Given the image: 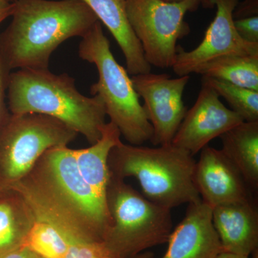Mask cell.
<instances>
[{
  "label": "cell",
  "mask_w": 258,
  "mask_h": 258,
  "mask_svg": "<svg viewBox=\"0 0 258 258\" xmlns=\"http://www.w3.org/2000/svg\"><path fill=\"white\" fill-rule=\"evenodd\" d=\"M9 26L0 35V58L8 73L47 69L62 42L83 37L98 21L83 0H17Z\"/></svg>",
  "instance_id": "1"
},
{
  "label": "cell",
  "mask_w": 258,
  "mask_h": 258,
  "mask_svg": "<svg viewBox=\"0 0 258 258\" xmlns=\"http://www.w3.org/2000/svg\"><path fill=\"white\" fill-rule=\"evenodd\" d=\"M8 108L13 115L38 113L60 120L90 144L101 137L106 109L99 96H84L74 78L49 69H19L7 82Z\"/></svg>",
  "instance_id": "2"
},
{
  "label": "cell",
  "mask_w": 258,
  "mask_h": 258,
  "mask_svg": "<svg viewBox=\"0 0 258 258\" xmlns=\"http://www.w3.org/2000/svg\"><path fill=\"white\" fill-rule=\"evenodd\" d=\"M195 164L189 152L172 144L152 148L120 141L108 157L111 176H133L145 198L170 210L201 200L194 183Z\"/></svg>",
  "instance_id": "3"
},
{
  "label": "cell",
  "mask_w": 258,
  "mask_h": 258,
  "mask_svg": "<svg viewBox=\"0 0 258 258\" xmlns=\"http://www.w3.org/2000/svg\"><path fill=\"white\" fill-rule=\"evenodd\" d=\"M81 38L79 57L94 64L98 71V81L91 86V94L101 98L110 121L116 125L129 144L141 146L151 141L152 125L141 104L132 78L112 53L101 23L97 22Z\"/></svg>",
  "instance_id": "4"
},
{
  "label": "cell",
  "mask_w": 258,
  "mask_h": 258,
  "mask_svg": "<svg viewBox=\"0 0 258 258\" xmlns=\"http://www.w3.org/2000/svg\"><path fill=\"white\" fill-rule=\"evenodd\" d=\"M107 205L111 224L103 242L118 258H132L166 243L172 232L170 209L148 200L111 175Z\"/></svg>",
  "instance_id": "5"
},
{
  "label": "cell",
  "mask_w": 258,
  "mask_h": 258,
  "mask_svg": "<svg viewBox=\"0 0 258 258\" xmlns=\"http://www.w3.org/2000/svg\"><path fill=\"white\" fill-rule=\"evenodd\" d=\"M78 134L48 115L10 113L0 128V182L11 187L30 174L47 151L68 146Z\"/></svg>",
  "instance_id": "6"
},
{
  "label": "cell",
  "mask_w": 258,
  "mask_h": 258,
  "mask_svg": "<svg viewBox=\"0 0 258 258\" xmlns=\"http://www.w3.org/2000/svg\"><path fill=\"white\" fill-rule=\"evenodd\" d=\"M41 159L43 173L32 179L76 215L96 240L103 241L111 224L107 200L83 179L74 149L52 148Z\"/></svg>",
  "instance_id": "7"
},
{
  "label": "cell",
  "mask_w": 258,
  "mask_h": 258,
  "mask_svg": "<svg viewBox=\"0 0 258 258\" xmlns=\"http://www.w3.org/2000/svg\"><path fill=\"white\" fill-rule=\"evenodd\" d=\"M200 0L169 3L163 0H125L127 18L151 66L171 69L177 54V41L190 32L184 20L198 10Z\"/></svg>",
  "instance_id": "8"
},
{
  "label": "cell",
  "mask_w": 258,
  "mask_h": 258,
  "mask_svg": "<svg viewBox=\"0 0 258 258\" xmlns=\"http://www.w3.org/2000/svg\"><path fill=\"white\" fill-rule=\"evenodd\" d=\"M189 79V76L172 79L166 74L151 72L132 76L134 87L143 99L142 106L152 126L153 145H171L187 111L182 98Z\"/></svg>",
  "instance_id": "9"
},
{
  "label": "cell",
  "mask_w": 258,
  "mask_h": 258,
  "mask_svg": "<svg viewBox=\"0 0 258 258\" xmlns=\"http://www.w3.org/2000/svg\"><path fill=\"white\" fill-rule=\"evenodd\" d=\"M240 0H200L206 8L216 6L215 18L196 48L184 50L178 46L172 68L179 76L195 74L200 64L225 55H258V44L244 41L236 31L233 13Z\"/></svg>",
  "instance_id": "10"
},
{
  "label": "cell",
  "mask_w": 258,
  "mask_h": 258,
  "mask_svg": "<svg viewBox=\"0 0 258 258\" xmlns=\"http://www.w3.org/2000/svg\"><path fill=\"white\" fill-rule=\"evenodd\" d=\"M242 121L240 115L222 103L218 93L202 81L197 101L186 111L171 144L194 156Z\"/></svg>",
  "instance_id": "11"
},
{
  "label": "cell",
  "mask_w": 258,
  "mask_h": 258,
  "mask_svg": "<svg viewBox=\"0 0 258 258\" xmlns=\"http://www.w3.org/2000/svg\"><path fill=\"white\" fill-rule=\"evenodd\" d=\"M193 179L202 201L212 209L250 199L243 177L221 149H202Z\"/></svg>",
  "instance_id": "12"
},
{
  "label": "cell",
  "mask_w": 258,
  "mask_h": 258,
  "mask_svg": "<svg viewBox=\"0 0 258 258\" xmlns=\"http://www.w3.org/2000/svg\"><path fill=\"white\" fill-rule=\"evenodd\" d=\"M212 212L202 200L189 204L184 219L169 236L162 258H215L222 252Z\"/></svg>",
  "instance_id": "13"
},
{
  "label": "cell",
  "mask_w": 258,
  "mask_h": 258,
  "mask_svg": "<svg viewBox=\"0 0 258 258\" xmlns=\"http://www.w3.org/2000/svg\"><path fill=\"white\" fill-rule=\"evenodd\" d=\"M212 221L222 251L249 256L258 248V212L250 199L212 209Z\"/></svg>",
  "instance_id": "14"
},
{
  "label": "cell",
  "mask_w": 258,
  "mask_h": 258,
  "mask_svg": "<svg viewBox=\"0 0 258 258\" xmlns=\"http://www.w3.org/2000/svg\"><path fill=\"white\" fill-rule=\"evenodd\" d=\"M104 24L114 37L124 56L126 71L131 76L151 72L143 49L127 18L125 0H83Z\"/></svg>",
  "instance_id": "15"
},
{
  "label": "cell",
  "mask_w": 258,
  "mask_h": 258,
  "mask_svg": "<svg viewBox=\"0 0 258 258\" xmlns=\"http://www.w3.org/2000/svg\"><path fill=\"white\" fill-rule=\"evenodd\" d=\"M120 131L110 121L102 129L101 138L87 149L74 150L78 167L83 179L102 198L107 200L111 173L108 157L111 149L120 142Z\"/></svg>",
  "instance_id": "16"
},
{
  "label": "cell",
  "mask_w": 258,
  "mask_h": 258,
  "mask_svg": "<svg viewBox=\"0 0 258 258\" xmlns=\"http://www.w3.org/2000/svg\"><path fill=\"white\" fill-rule=\"evenodd\" d=\"M221 151L246 184L258 185V121H242L220 137Z\"/></svg>",
  "instance_id": "17"
},
{
  "label": "cell",
  "mask_w": 258,
  "mask_h": 258,
  "mask_svg": "<svg viewBox=\"0 0 258 258\" xmlns=\"http://www.w3.org/2000/svg\"><path fill=\"white\" fill-rule=\"evenodd\" d=\"M34 221L31 209L16 191L0 196V258L23 247Z\"/></svg>",
  "instance_id": "18"
},
{
  "label": "cell",
  "mask_w": 258,
  "mask_h": 258,
  "mask_svg": "<svg viewBox=\"0 0 258 258\" xmlns=\"http://www.w3.org/2000/svg\"><path fill=\"white\" fill-rule=\"evenodd\" d=\"M195 74L258 91V55L219 56L200 64Z\"/></svg>",
  "instance_id": "19"
},
{
  "label": "cell",
  "mask_w": 258,
  "mask_h": 258,
  "mask_svg": "<svg viewBox=\"0 0 258 258\" xmlns=\"http://www.w3.org/2000/svg\"><path fill=\"white\" fill-rule=\"evenodd\" d=\"M23 247L42 258H64L70 245L75 242L47 219L35 216Z\"/></svg>",
  "instance_id": "20"
},
{
  "label": "cell",
  "mask_w": 258,
  "mask_h": 258,
  "mask_svg": "<svg viewBox=\"0 0 258 258\" xmlns=\"http://www.w3.org/2000/svg\"><path fill=\"white\" fill-rule=\"evenodd\" d=\"M202 81L210 85L220 97H223L230 109L240 115L244 121H258L257 91L205 76Z\"/></svg>",
  "instance_id": "21"
},
{
  "label": "cell",
  "mask_w": 258,
  "mask_h": 258,
  "mask_svg": "<svg viewBox=\"0 0 258 258\" xmlns=\"http://www.w3.org/2000/svg\"><path fill=\"white\" fill-rule=\"evenodd\" d=\"M64 258H118L103 241H75L70 245Z\"/></svg>",
  "instance_id": "22"
},
{
  "label": "cell",
  "mask_w": 258,
  "mask_h": 258,
  "mask_svg": "<svg viewBox=\"0 0 258 258\" xmlns=\"http://www.w3.org/2000/svg\"><path fill=\"white\" fill-rule=\"evenodd\" d=\"M236 31L244 41L258 44V16L234 20Z\"/></svg>",
  "instance_id": "23"
},
{
  "label": "cell",
  "mask_w": 258,
  "mask_h": 258,
  "mask_svg": "<svg viewBox=\"0 0 258 258\" xmlns=\"http://www.w3.org/2000/svg\"><path fill=\"white\" fill-rule=\"evenodd\" d=\"M10 73L5 70L1 58H0V128L8 116L5 104V93L7 91V82Z\"/></svg>",
  "instance_id": "24"
},
{
  "label": "cell",
  "mask_w": 258,
  "mask_h": 258,
  "mask_svg": "<svg viewBox=\"0 0 258 258\" xmlns=\"http://www.w3.org/2000/svg\"><path fill=\"white\" fill-rule=\"evenodd\" d=\"M2 258H42L38 254L32 252L26 247H21L20 248L6 254Z\"/></svg>",
  "instance_id": "25"
},
{
  "label": "cell",
  "mask_w": 258,
  "mask_h": 258,
  "mask_svg": "<svg viewBox=\"0 0 258 258\" xmlns=\"http://www.w3.org/2000/svg\"><path fill=\"white\" fill-rule=\"evenodd\" d=\"M14 10V3L7 0H0V24L12 16Z\"/></svg>",
  "instance_id": "26"
},
{
  "label": "cell",
  "mask_w": 258,
  "mask_h": 258,
  "mask_svg": "<svg viewBox=\"0 0 258 258\" xmlns=\"http://www.w3.org/2000/svg\"><path fill=\"white\" fill-rule=\"evenodd\" d=\"M215 258H249V256L242 255V254L222 251Z\"/></svg>",
  "instance_id": "27"
},
{
  "label": "cell",
  "mask_w": 258,
  "mask_h": 258,
  "mask_svg": "<svg viewBox=\"0 0 258 258\" xmlns=\"http://www.w3.org/2000/svg\"><path fill=\"white\" fill-rule=\"evenodd\" d=\"M132 258H154V255L152 252H149V251H145V252H142V253L139 254L138 255Z\"/></svg>",
  "instance_id": "28"
},
{
  "label": "cell",
  "mask_w": 258,
  "mask_h": 258,
  "mask_svg": "<svg viewBox=\"0 0 258 258\" xmlns=\"http://www.w3.org/2000/svg\"><path fill=\"white\" fill-rule=\"evenodd\" d=\"M10 190H11V187H10L9 185L5 184H3V183L0 182V196L10 191Z\"/></svg>",
  "instance_id": "29"
},
{
  "label": "cell",
  "mask_w": 258,
  "mask_h": 258,
  "mask_svg": "<svg viewBox=\"0 0 258 258\" xmlns=\"http://www.w3.org/2000/svg\"><path fill=\"white\" fill-rule=\"evenodd\" d=\"M163 1L169 2V3H176V2L182 1V0H163Z\"/></svg>",
  "instance_id": "30"
},
{
  "label": "cell",
  "mask_w": 258,
  "mask_h": 258,
  "mask_svg": "<svg viewBox=\"0 0 258 258\" xmlns=\"http://www.w3.org/2000/svg\"><path fill=\"white\" fill-rule=\"evenodd\" d=\"M7 1L10 2V3H14V2L17 1V0H7Z\"/></svg>",
  "instance_id": "31"
}]
</instances>
